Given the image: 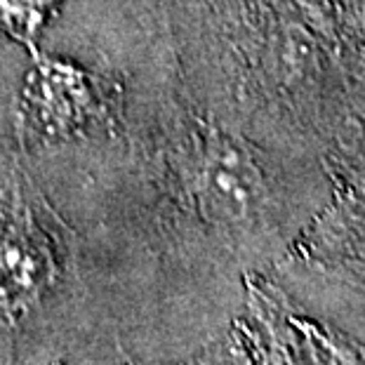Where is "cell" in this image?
<instances>
[{"instance_id": "cell-2", "label": "cell", "mask_w": 365, "mask_h": 365, "mask_svg": "<svg viewBox=\"0 0 365 365\" xmlns=\"http://www.w3.org/2000/svg\"><path fill=\"white\" fill-rule=\"evenodd\" d=\"M52 7L54 0H0V29L17 41H31Z\"/></svg>"}, {"instance_id": "cell-1", "label": "cell", "mask_w": 365, "mask_h": 365, "mask_svg": "<svg viewBox=\"0 0 365 365\" xmlns=\"http://www.w3.org/2000/svg\"><path fill=\"white\" fill-rule=\"evenodd\" d=\"M191 191L200 212L217 227H243L267 205V182L240 139L210 132L196 153Z\"/></svg>"}]
</instances>
